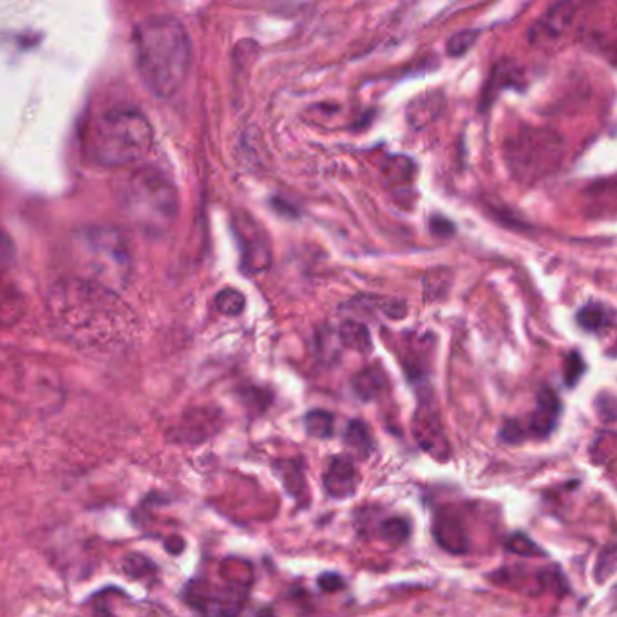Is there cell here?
Listing matches in <instances>:
<instances>
[{
	"label": "cell",
	"instance_id": "1",
	"mask_svg": "<svg viewBox=\"0 0 617 617\" xmlns=\"http://www.w3.org/2000/svg\"><path fill=\"white\" fill-rule=\"evenodd\" d=\"M47 312L68 341L89 350H118L134 339L138 321L120 297L84 277H68L47 294Z\"/></svg>",
	"mask_w": 617,
	"mask_h": 617
},
{
	"label": "cell",
	"instance_id": "2",
	"mask_svg": "<svg viewBox=\"0 0 617 617\" xmlns=\"http://www.w3.org/2000/svg\"><path fill=\"white\" fill-rule=\"evenodd\" d=\"M134 61L143 85L158 98H171L187 82L192 47L185 26L168 15L142 20L133 35Z\"/></svg>",
	"mask_w": 617,
	"mask_h": 617
},
{
	"label": "cell",
	"instance_id": "3",
	"mask_svg": "<svg viewBox=\"0 0 617 617\" xmlns=\"http://www.w3.org/2000/svg\"><path fill=\"white\" fill-rule=\"evenodd\" d=\"M154 145V129L138 109H110L91 126V159L105 168L140 166Z\"/></svg>",
	"mask_w": 617,
	"mask_h": 617
},
{
	"label": "cell",
	"instance_id": "4",
	"mask_svg": "<svg viewBox=\"0 0 617 617\" xmlns=\"http://www.w3.org/2000/svg\"><path fill=\"white\" fill-rule=\"evenodd\" d=\"M120 205L134 229L149 238H161L178 217V192L159 168L140 165L120 187Z\"/></svg>",
	"mask_w": 617,
	"mask_h": 617
},
{
	"label": "cell",
	"instance_id": "5",
	"mask_svg": "<svg viewBox=\"0 0 617 617\" xmlns=\"http://www.w3.org/2000/svg\"><path fill=\"white\" fill-rule=\"evenodd\" d=\"M0 399L15 406L49 411L61 406L64 387L61 375L33 353L0 348Z\"/></svg>",
	"mask_w": 617,
	"mask_h": 617
},
{
	"label": "cell",
	"instance_id": "6",
	"mask_svg": "<svg viewBox=\"0 0 617 617\" xmlns=\"http://www.w3.org/2000/svg\"><path fill=\"white\" fill-rule=\"evenodd\" d=\"M84 279L120 294L131 280L133 252L127 238L109 224H93L77 236Z\"/></svg>",
	"mask_w": 617,
	"mask_h": 617
},
{
	"label": "cell",
	"instance_id": "7",
	"mask_svg": "<svg viewBox=\"0 0 617 617\" xmlns=\"http://www.w3.org/2000/svg\"><path fill=\"white\" fill-rule=\"evenodd\" d=\"M505 163L520 183H536L554 173L564 158V140L552 129H525L503 147Z\"/></svg>",
	"mask_w": 617,
	"mask_h": 617
},
{
	"label": "cell",
	"instance_id": "8",
	"mask_svg": "<svg viewBox=\"0 0 617 617\" xmlns=\"http://www.w3.org/2000/svg\"><path fill=\"white\" fill-rule=\"evenodd\" d=\"M183 597L201 617H238L247 603L248 587L236 578L219 583L199 576L185 585Z\"/></svg>",
	"mask_w": 617,
	"mask_h": 617
},
{
	"label": "cell",
	"instance_id": "9",
	"mask_svg": "<svg viewBox=\"0 0 617 617\" xmlns=\"http://www.w3.org/2000/svg\"><path fill=\"white\" fill-rule=\"evenodd\" d=\"M413 436L424 453L438 462H447L451 457V445L445 434L438 410L431 401H420L413 415Z\"/></svg>",
	"mask_w": 617,
	"mask_h": 617
},
{
	"label": "cell",
	"instance_id": "10",
	"mask_svg": "<svg viewBox=\"0 0 617 617\" xmlns=\"http://www.w3.org/2000/svg\"><path fill=\"white\" fill-rule=\"evenodd\" d=\"M578 13V4L574 3H559L548 8L541 19L529 31V38L532 44L548 45L557 42L561 37H565L572 28V22Z\"/></svg>",
	"mask_w": 617,
	"mask_h": 617
},
{
	"label": "cell",
	"instance_id": "11",
	"mask_svg": "<svg viewBox=\"0 0 617 617\" xmlns=\"http://www.w3.org/2000/svg\"><path fill=\"white\" fill-rule=\"evenodd\" d=\"M433 536L436 543L451 554H466L469 550V536L459 513L451 507H443L434 515Z\"/></svg>",
	"mask_w": 617,
	"mask_h": 617
},
{
	"label": "cell",
	"instance_id": "12",
	"mask_svg": "<svg viewBox=\"0 0 617 617\" xmlns=\"http://www.w3.org/2000/svg\"><path fill=\"white\" fill-rule=\"evenodd\" d=\"M359 487V473L353 460L346 455L333 457L324 473V489L328 496L345 499L355 494Z\"/></svg>",
	"mask_w": 617,
	"mask_h": 617
},
{
	"label": "cell",
	"instance_id": "13",
	"mask_svg": "<svg viewBox=\"0 0 617 617\" xmlns=\"http://www.w3.org/2000/svg\"><path fill=\"white\" fill-rule=\"evenodd\" d=\"M561 413V402L554 389L541 387L536 399V408L529 418V426L525 427L527 434L534 438H547L556 429Z\"/></svg>",
	"mask_w": 617,
	"mask_h": 617
},
{
	"label": "cell",
	"instance_id": "14",
	"mask_svg": "<svg viewBox=\"0 0 617 617\" xmlns=\"http://www.w3.org/2000/svg\"><path fill=\"white\" fill-rule=\"evenodd\" d=\"M238 236L241 241V261L243 270L248 273H261L270 266V247L264 236L259 232H248L245 223L238 227Z\"/></svg>",
	"mask_w": 617,
	"mask_h": 617
},
{
	"label": "cell",
	"instance_id": "15",
	"mask_svg": "<svg viewBox=\"0 0 617 617\" xmlns=\"http://www.w3.org/2000/svg\"><path fill=\"white\" fill-rule=\"evenodd\" d=\"M443 107H445L443 93L433 91V93L420 94L415 100H411L406 109L408 124L413 129H424L442 115Z\"/></svg>",
	"mask_w": 617,
	"mask_h": 617
},
{
	"label": "cell",
	"instance_id": "16",
	"mask_svg": "<svg viewBox=\"0 0 617 617\" xmlns=\"http://www.w3.org/2000/svg\"><path fill=\"white\" fill-rule=\"evenodd\" d=\"M386 382H387L386 373L380 368L373 366V368H366L359 371L352 380V387L361 401L368 402L380 395L386 387Z\"/></svg>",
	"mask_w": 617,
	"mask_h": 617
},
{
	"label": "cell",
	"instance_id": "17",
	"mask_svg": "<svg viewBox=\"0 0 617 617\" xmlns=\"http://www.w3.org/2000/svg\"><path fill=\"white\" fill-rule=\"evenodd\" d=\"M576 321L589 333H605L613 322V313L605 303H589L578 312Z\"/></svg>",
	"mask_w": 617,
	"mask_h": 617
},
{
	"label": "cell",
	"instance_id": "18",
	"mask_svg": "<svg viewBox=\"0 0 617 617\" xmlns=\"http://www.w3.org/2000/svg\"><path fill=\"white\" fill-rule=\"evenodd\" d=\"M345 442L352 449V451L361 457L368 459L373 451V436L364 420H352L345 431Z\"/></svg>",
	"mask_w": 617,
	"mask_h": 617
},
{
	"label": "cell",
	"instance_id": "19",
	"mask_svg": "<svg viewBox=\"0 0 617 617\" xmlns=\"http://www.w3.org/2000/svg\"><path fill=\"white\" fill-rule=\"evenodd\" d=\"M339 335H341V341L346 348L350 350H355L359 353H369L371 348H373V343H371V337H369V329L362 324V322H357V321H345L341 324V329H339Z\"/></svg>",
	"mask_w": 617,
	"mask_h": 617
},
{
	"label": "cell",
	"instance_id": "20",
	"mask_svg": "<svg viewBox=\"0 0 617 617\" xmlns=\"http://www.w3.org/2000/svg\"><path fill=\"white\" fill-rule=\"evenodd\" d=\"M22 299L19 292H15L12 287L0 283V322L12 324L19 321L22 313Z\"/></svg>",
	"mask_w": 617,
	"mask_h": 617
},
{
	"label": "cell",
	"instance_id": "21",
	"mask_svg": "<svg viewBox=\"0 0 617 617\" xmlns=\"http://www.w3.org/2000/svg\"><path fill=\"white\" fill-rule=\"evenodd\" d=\"M304 427H306V433L310 436L319 438V440H326L333 434L335 418L329 411L313 410L304 417Z\"/></svg>",
	"mask_w": 617,
	"mask_h": 617
},
{
	"label": "cell",
	"instance_id": "22",
	"mask_svg": "<svg viewBox=\"0 0 617 617\" xmlns=\"http://www.w3.org/2000/svg\"><path fill=\"white\" fill-rule=\"evenodd\" d=\"M378 536L389 545H402L411 536V525L406 518H389L380 525Z\"/></svg>",
	"mask_w": 617,
	"mask_h": 617
},
{
	"label": "cell",
	"instance_id": "23",
	"mask_svg": "<svg viewBox=\"0 0 617 617\" xmlns=\"http://www.w3.org/2000/svg\"><path fill=\"white\" fill-rule=\"evenodd\" d=\"M215 308L229 317H238L245 310V296L234 288H224L215 296Z\"/></svg>",
	"mask_w": 617,
	"mask_h": 617
},
{
	"label": "cell",
	"instance_id": "24",
	"mask_svg": "<svg viewBox=\"0 0 617 617\" xmlns=\"http://www.w3.org/2000/svg\"><path fill=\"white\" fill-rule=\"evenodd\" d=\"M277 473L280 475V478H283V483L290 494L299 496L304 491V475L297 460H285L283 471H277Z\"/></svg>",
	"mask_w": 617,
	"mask_h": 617
},
{
	"label": "cell",
	"instance_id": "25",
	"mask_svg": "<svg viewBox=\"0 0 617 617\" xmlns=\"http://www.w3.org/2000/svg\"><path fill=\"white\" fill-rule=\"evenodd\" d=\"M413 173V163L408 158H391L386 165H384V176L389 182H406L411 178Z\"/></svg>",
	"mask_w": 617,
	"mask_h": 617
},
{
	"label": "cell",
	"instance_id": "26",
	"mask_svg": "<svg viewBox=\"0 0 617 617\" xmlns=\"http://www.w3.org/2000/svg\"><path fill=\"white\" fill-rule=\"evenodd\" d=\"M480 31L476 29H464V31H459L457 35H453L451 38H449L447 42V53L451 54V56H462L466 54L476 42Z\"/></svg>",
	"mask_w": 617,
	"mask_h": 617
},
{
	"label": "cell",
	"instance_id": "27",
	"mask_svg": "<svg viewBox=\"0 0 617 617\" xmlns=\"http://www.w3.org/2000/svg\"><path fill=\"white\" fill-rule=\"evenodd\" d=\"M505 547H507L511 552H515V554H518V556H543L545 552L529 538V536H525V534H522V532H516V534H513L509 540H507V543H505Z\"/></svg>",
	"mask_w": 617,
	"mask_h": 617
},
{
	"label": "cell",
	"instance_id": "28",
	"mask_svg": "<svg viewBox=\"0 0 617 617\" xmlns=\"http://www.w3.org/2000/svg\"><path fill=\"white\" fill-rule=\"evenodd\" d=\"M15 257H17V247L13 239L4 229H0V275L13 266Z\"/></svg>",
	"mask_w": 617,
	"mask_h": 617
},
{
	"label": "cell",
	"instance_id": "29",
	"mask_svg": "<svg viewBox=\"0 0 617 617\" xmlns=\"http://www.w3.org/2000/svg\"><path fill=\"white\" fill-rule=\"evenodd\" d=\"M585 369H587V366H585L581 355L576 353V352L571 353L569 359H567V364H565V382H567V386L569 387L576 386L580 382V378L583 377Z\"/></svg>",
	"mask_w": 617,
	"mask_h": 617
},
{
	"label": "cell",
	"instance_id": "30",
	"mask_svg": "<svg viewBox=\"0 0 617 617\" xmlns=\"http://www.w3.org/2000/svg\"><path fill=\"white\" fill-rule=\"evenodd\" d=\"M527 436L525 427L520 424V420H507L503 424L499 431V438L507 443H516L522 442Z\"/></svg>",
	"mask_w": 617,
	"mask_h": 617
},
{
	"label": "cell",
	"instance_id": "31",
	"mask_svg": "<svg viewBox=\"0 0 617 617\" xmlns=\"http://www.w3.org/2000/svg\"><path fill=\"white\" fill-rule=\"evenodd\" d=\"M601 565H603V572H605L603 574V581H606L613 574V571H615V547L613 545H608L603 550V554H601L596 567H601Z\"/></svg>",
	"mask_w": 617,
	"mask_h": 617
},
{
	"label": "cell",
	"instance_id": "32",
	"mask_svg": "<svg viewBox=\"0 0 617 617\" xmlns=\"http://www.w3.org/2000/svg\"><path fill=\"white\" fill-rule=\"evenodd\" d=\"M319 587L324 592H337V590L345 589V580L339 574H335V572H326V574H322L319 578Z\"/></svg>",
	"mask_w": 617,
	"mask_h": 617
},
{
	"label": "cell",
	"instance_id": "33",
	"mask_svg": "<svg viewBox=\"0 0 617 617\" xmlns=\"http://www.w3.org/2000/svg\"><path fill=\"white\" fill-rule=\"evenodd\" d=\"M431 231H433V234H436V236H451L455 229H453V224L449 223L447 219L434 217V219L431 221Z\"/></svg>",
	"mask_w": 617,
	"mask_h": 617
}]
</instances>
